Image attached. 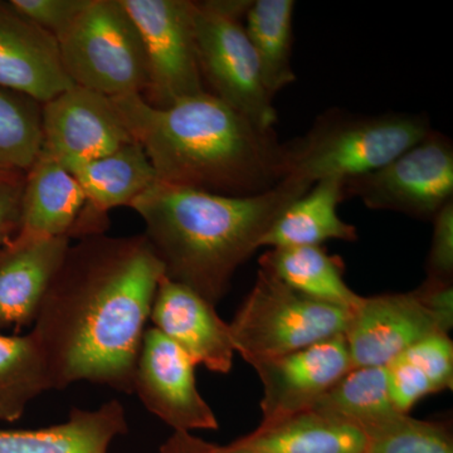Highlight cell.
<instances>
[{
	"mask_svg": "<svg viewBox=\"0 0 453 453\" xmlns=\"http://www.w3.org/2000/svg\"><path fill=\"white\" fill-rule=\"evenodd\" d=\"M432 130L423 113L362 115L333 109L318 116L305 135L285 145L286 177L309 184L347 181L383 168Z\"/></svg>",
	"mask_w": 453,
	"mask_h": 453,
	"instance_id": "obj_4",
	"label": "cell"
},
{
	"mask_svg": "<svg viewBox=\"0 0 453 453\" xmlns=\"http://www.w3.org/2000/svg\"><path fill=\"white\" fill-rule=\"evenodd\" d=\"M312 186L286 177L266 192L229 196L157 181L130 208L145 223L165 276L217 306L277 217Z\"/></svg>",
	"mask_w": 453,
	"mask_h": 453,
	"instance_id": "obj_3",
	"label": "cell"
},
{
	"mask_svg": "<svg viewBox=\"0 0 453 453\" xmlns=\"http://www.w3.org/2000/svg\"><path fill=\"white\" fill-rule=\"evenodd\" d=\"M0 86L40 103L73 86L58 42L12 5L0 0Z\"/></svg>",
	"mask_w": 453,
	"mask_h": 453,
	"instance_id": "obj_15",
	"label": "cell"
},
{
	"mask_svg": "<svg viewBox=\"0 0 453 453\" xmlns=\"http://www.w3.org/2000/svg\"><path fill=\"white\" fill-rule=\"evenodd\" d=\"M414 297L434 316L441 332L449 334L453 327V281L425 280L412 291Z\"/></svg>",
	"mask_w": 453,
	"mask_h": 453,
	"instance_id": "obj_33",
	"label": "cell"
},
{
	"mask_svg": "<svg viewBox=\"0 0 453 453\" xmlns=\"http://www.w3.org/2000/svg\"><path fill=\"white\" fill-rule=\"evenodd\" d=\"M196 365L155 327L146 329L140 347L133 393L174 432L216 431L219 419L196 387Z\"/></svg>",
	"mask_w": 453,
	"mask_h": 453,
	"instance_id": "obj_10",
	"label": "cell"
},
{
	"mask_svg": "<svg viewBox=\"0 0 453 453\" xmlns=\"http://www.w3.org/2000/svg\"><path fill=\"white\" fill-rule=\"evenodd\" d=\"M250 4L251 0L195 2L199 70L207 92L259 129L273 131L277 112L243 25Z\"/></svg>",
	"mask_w": 453,
	"mask_h": 453,
	"instance_id": "obj_7",
	"label": "cell"
},
{
	"mask_svg": "<svg viewBox=\"0 0 453 453\" xmlns=\"http://www.w3.org/2000/svg\"><path fill=\"white\" fill-rule=\"evenodd\" d=\"M127 411L111 399L96 410L73 408L59 425L38 429H0V453H109L127 434Z\"/></svg>",
	"mask_w": 453,
	"mask_h": 453,
	"instance_id": "obj_18",
	"label": "cell"
},
{
	"mask_svg": "<svg viewBox=\"0 0 453 453\" xmlns=\"http://www.w3.org/2000/svg\"><path fill=\"white\" fill-rule=\"evenodd\" d=\"M138 28L148 62L144 94L153 107H169L207 92L196 53L195 2L121 0Z\"/></svg>",
	"mask_w": 453,
	"mask_h": 453,
	"instance_id": "obj_8",
	"label": "cell"
},
{
	"mask_svg": "<svg viewBox=\"0 0 453 453\" xmlns=\"http://www.w3.org/2000/svg\"><path fill=\"white\" fill-rule=\"evenodd\" d=\"M310 411L349 423L365 436L402 414L390 399L386 366L351 368Z\"/></svg>",
	"mask_w": 453,
	"mask_h": 453,
	"instance_id": "obj_24",
	"label": "cell"
},
{
	"mask_svg": "<svg viewBox=\"0 0 453 453\" xmlns=\"http://www.w3.org/2000/svg\"><path fill=\"white\" fill-rule=\"evenodd\" d=\"M345 196L366 208L432 220L453 201V142L432 129L383 168L345 181Z\"/></svg>",
	"mask_w": 453,
	"mask_h": 453,
	"instance_id": "obj_9",
	"label": "cell"
},
{
	"mask_svg": "<svg viewBox=\"0 0 453 453\" xmlns=\"http://www.w3.org/2000/svg\"><path fill=\"white\" fill-rule=\"evenodd\" d=\"M258 265L283 285L311 299L349 310L362 299L345 282L342 257L330 255L324 247L268 249Z\"/></svg>",
	"mask_w": 453,
	"mask_h": 453,
	"instance_id": "obj_21",
	"label": "cell"
},
{
	"mask_svg": "<svg viewBox=\"0 0 453 453\" xmlns=\"http://www.w3.org/2000/svg\"><path fill=\"white\" fill-rule=\"evenodd\" d=\"M442 333L412 291L363 297L350 309L345 342L353 368L386 366L419 340Z\"/></svg>",
	"mask_w": 453,
	"mask_h": 453,
	"instance_id": "obj_13",
	"label": "cell"
},
{
	"mask_svg": "<svg viewBox=\"0 0 453 453\" xmlns=\"http://www.w3.org/2000/svg\"><path fill=\"white\" fill-rule=\"evenodd\" d=\"M46 390H52L49 371L31 334L0 333V421H18Z\"/></svg>",
	"mask_w": 453,
	"mask_h": 453,
	"instance_id": "obj_25",
	"label": "cell"
},
{
	"mask_svg": "<svg viewBox=\"0 0 453 453\" xmlns=\"http://www.w3.org/2000/svg\"><path fill=\"white\" fill-rule=\"evenodd\" d=\"M83 205L85 196L73 173L41 149L25 174L18 234L70 238Z\"/></svg>",
	"mask_w": 453,
	"mask_h": 453,
	"instance_id": "obj_19",
	"label": "cell"
},
{
	"mask_svg": "<svg viewBox=\"0 0 453 453\" xmlns=\"http://www.w3.org/2000/svg\"><path fill=\"white\" fill-rule=\"evenodd\" d=\"M89 0H11L12 5L57 38L64 35L88 7Z\"/></svg>",
	"mask_w": 453,
	"mask_h": 453,
	"instance_id": "obj_30",
	"label": "cell"
},
{
	"mask_svg": "<svg viewBox=\"0 0 453 453\" xmlns=\"http://www.w3.org/2000/svg\"><path fill=\"white\" fill-rule=\"evenodd\" d=\"M164 267L145 234L70 244L29 332L52 389L79 381L133 393L140 347Z\"/></svg>",
	"mask_w": 453,
	"mask_h": 453,
	"instance_id": "obj_1",
	"label": "cell"
},
{
	"mask_svg": "<svg viewBox=\"0 0 453 453\" xmlns=\"http://www.w3.org/2000/svg\"><path fill=\"white\" fill-rule=\"evenodd\" d=\"M26 172H9L0 174V247L13 240L19 232L20 202Z\"/></svg>",
	"mask_w": 453,
	"mask_h": 453,
	"instance_id": "obj_32",
	"label": "cell"
},
{
	"mask_svg": "<svg viewBox=\"0 0 453 453\" xmlns=\"http://www.w3.org/2000/svg\"><path fill=\"white\" fill-rule=\"evenodd\" d=\"M159 453H188L180 432H174L160 447Z\"/></svg>",
	"mask_w": 453,
	"mask_h": 453,
	"instance_id": "obj_35",
	"label": "cell"
},
{
	"mask_svg": "<svg viewBox=\"0 0 453 453\" xmlns=\"http://www.w3.org/2000/svg\"><path fill=\"white\" fill-rule=\"evenodd\" d=\"M365 453H453L451 429L446 423L401 414L366 436Z\"/></svg>",
	"mask_w": 453,
	"mask_h": 453,
	"instance_id": "obj_27",
	"label": "cell"
},
{
	"mask_svg": "<svg viewBox=\"0 0 453 453\" xmlns=\"http://www.w3.org/2000/svg\"><path fill=\"white\" fill-rule=\"evenodd\" d=\"M42 150L70 172L130 142L111 98L73 85L42 105Z\"/></svg>",
	"mask_w": 453,
	"mask_h": 453,
	"instance_id": "obj_11",
	"label": "cell"
},
{
	"mask_svg": "<svg viewBox=\"0 0 453 453\" xmlns=\"http://www.w3.org/2000/svg\"><path fill=\"white\" fill-rule=\"evenodd\" d=\"M42 142L41 104L0 86V169L27 172Z\"/></svg>",
	"mask_w": 453,
	"mask_h": 453,
	"instance_id": "obj_26",
	"label": "cell"
},
{
	"mask_svg": "<svg viewBox=\"0 0 453 453\" xmlns=\"http://www.w3.org/2000/svg\"><path fill=\"white\" fill-rule=\"evenodd\" d=\"M150 320L196 365L219 374L231 372L235 350L229 324L216 306L192 288L164 275L155 292Z\"/></svg>",
	"mask_w": 453,
	"mask_h": 453,
	"instance_id": "obj_14",
	"label": "cell"
},
{
	"mask_svg": "<svg viewBox=\"0 0 453 453\" xmlns=\"http://www.w3.org/2000/svg\"><path fill=\"white\" fill-rule=\"evenodd\" d=\"M345 199V181L342 179L316 181L277 217L262 238L261 249L321 246L333 240L357 242V226L340 219L338 213L340 203Z\"/></svg>",
	"mask_w": 453,
	"mask_h": 453,
	"instance_id": "obj_20",
	"label": "cell"
},
{
	"mask_svg": "<svg viewBox=\"0 0 453 453\" xmlns=\"http://www.w3.org/2000/svg\"><path fill=\"white\" fill-rule=\"evenodd\" d=\"M349 316L350 310L305 296L259 268L228 324L235 353L251 365L342 335Z\"/></svg>",
	"mask_w": 453,
	"mask_h": 453,
	"instance_id": "obj_6",
	"label": "cell"
},
{
	"mask_svg": "<svg viewBox=\"0 0 453 453\" xmlns=\"http://www.w3.org/2000/svg\"><path fill=\"white\" fill-rule=\"evenodd\" d=\"M251 366L264 386L257 428L308 412L353 368L344 334L285 356L257 360Z\"/></svg>",
	"mask_w": 453,
	"mask_h": 453,
	"instance_id": "obj_12",
	"label": "cell"
},
{
	"mask_svg": "<svg viewBox=\"0 0 453 453\" xmlns=\"http://www.w3.org/2000/svg\"><path fill=\"white\" fill-rule=\"evenodd\" d=\"M9 172L7 169H0V174H3V173ZM17 172V170H16Z\"/></svg>",
	"mask_w": 453,
	"mask_h": 453,
	"instance_id": "obj_36",
	"label": "cell"
},
{
	"mask_svg": "<svg viewBox=\"0 0 453 453\" xmlns=\"http://www.w3.org/2000/svg\"><path fill=\"white\" fill-rule=\"evenodd\" d=\"M294 11V0H251L243 18L262 82L273 100L296 81L291 62Z\"/></svg>",
	"mask_w": 453,
	"mask_h": 453,
	"instance_id": "obj_23",
	"label": "cell"
},
{
	"mask_svg": "<svg viewBox=\"0 0 453 453\" xmlns=\"http://www.w3.org/2000/svg\"><path fill=\"white\" fill-rule=\"evenodd\" d=\"M157 181L229 196L266 192L286 178L285 145L242 113L203 92L169 107L142 95L111 98Z\"/></svg>",
	"mask_w": 453,
	"mask_h": 453,
	"instance_id": "obj_2",
	"label": "cell"
},
{
	"mask_svg": "<svg viewBox=\"0 0 453 453\" xmlns=\"http://www.w3.org/2000/svg\"><path fill=\"white\" fill-rule=\"evenodd\" d=\"M234 443L255 453H365L366 436L349 423L308 411Z\"/></svg>",
	"mask_w": 453,
	"mask_h": 453,
	"instance_id": "obj_22",
	"label": "cell"
},
{
	"mask_svg": "<svg viewBox=\"0 0 453 453\" xmlns=\"http://www.w3.org/2000/svg\"><path fill=\"white\" fill-rule=\"evenodd\" d=\"M70 244L68 237L17 234L0 247V333L32 326Z\"/></svg>",
	"mask_w": 453,
	"mask_h": 453,
	"instance_id": "obj_17",
	"label": "cell"
},
{
	"mask_svg": "<svg viewBox=\"0 0 453 453\" xmlns=\"http://www.w3.org/2000/svg\"><path fill=\"white\" fill-rule=\"evenodd\" d=\"M386 372L390 399L399 413H410L421 399L436 393L425 372L402 357L388 363Z\"/></svg>",
	"mask_w": 453,
	"mask_h": 453,
	"instance_id": "obj_29",
	"label": "cell"
},
{
	"mask_svg": "<svg viewBox=\"0 0 453 453\" xmlns=\"http://www.w3.org/2000/svg\"><path fill=\"white\" fill-rule=\"evenodd\" d=\"M399 357L421 369L436 393L453 388V342L449 334H431Z\"/></svg>",
	"mask_w": 453,
	"mask_h": 453,
	"instance_id": "obj_28",
	"label": "cell"
},
{
	"mask_svg": "<svg viewBox=\"0 0 453 453\" xmlns=\"http://www.w3.org/2000/svg\"><path fill=\"white\" fill-rule=\"evenodd\" d=\"M180 434L188 453H255L238 446L234 442L228 446H219L205 442L202 438L193 436L192 434H188V432H180Z\"/></svg>",
	"mask_w": 453,
	"mask_h": 453,
	"instance_id": "obj_34",
	"label": "cell"
},
{
	"mask_svg": "<svg viewBox=\"0 0 453 453\" xmlns=\"http://www.w3.org/2000/svg\"><path fill=\"white\" fill-rule=\"evenodd\" d=\"M432 222L434 234L426 265L427 277L453 281V201L447 203Z\"/></svg>",
	"mask_w": 453,
	"mask_h": 453,
	"instance_id": "obj_31",
	"label": "cell"
},
{
	"mask_svg": "<svg viewBox=\"0 0 453 453\" xmlns=\"http://www.w3.org/2000/svg\"><path fill=\"white\" fill-rule=\"evenodd\" d=\"M57 42L73 85L109 98L142 95L148 88L144 44L121 0H89Z\"/></svg>",
	"mask_w": 453,
	"mask_h": 453,
	"instance_id": "obj_5",
	"label": "cell"
},
{
	"mask_svg": "<svg viewBox=\"0 0 453 453\" xmlns=\"http://www.w3.org/2000/svg\"><path fill=\"white\" fill-rule=\"evenodd\" d=\"M70 172L85 196V205L74 223L71 241L105 234L110 211L130 207L157 183L148 155L135 140L105 157L80 164Z\"/></svg>",
	"mask_w": 453,
	"mask_h": 453,
	"instance_id": "obj_16",
	"label": "cell"
}]
</instances>
